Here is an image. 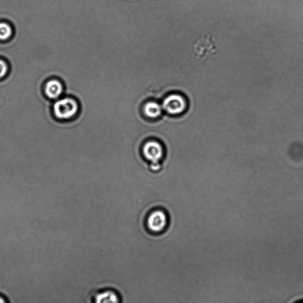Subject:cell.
<instances>
[{"label":"cell","instance_id":"1","mask_svg":"<svg viewBox=\"0 0 303 303\" xmlns=\"http://www.w3.org/2000/svg\"><path fill=\"white\" fill-rule=\"evenodd\" d=\"M79 104L75 99L65 97L59 99L52 105V113L56 119L61 121L71 119L77 115Z\"/></svg>","mask_w":303,"mask_h":303},{"label":"cell","instance_id":"2","mask_svg":"<svg viewBox=\"0 0 303 303\" xmlns=\"http://www.w3.org/2000/svg\"><path fill=\"white\" fill-rule=\"evenodd\" d=\"M194 55L198 60H205L208 57L216 55L218 49L211 35H203L195 41L192 47Z\"/></svg>","mask_w":303,"mask_h":303},{"label":"cell","instance_id":"3","mask_svg":"<svg viewBox=\"0 0 303 303\" xmlns=\"http://www.w3.org/2000/svg\"><path fill=\"white\" fill-rule=\"evenodd\" d=\"M144 157L151 163V169L153 171L160 169V161L163 157V148L157 141H149L143 146Z\"/></svg>","mask_w":303,"mask_h":303},{"label":"cell","instance_id":"4","mask_svg":"<svg viewBox=\"0 0 303 303\" xmlns=\"http://www.w3.org/2000/svg\"><path fill=\"white\" fill-rule=\"evenodd\" d=\"M163 107L170 115H179L185 112L187 106L184 97L179 94H173L164 99Z\"/></svg>","mask_w":303,"mask_h":303},{"label":"cell","instance_id":"5","mask_svg":"<svg viewBox=\"0 0 303 303\" xmlns=\"http://www.w3.org/2000/svg\"><path fill=\"white\" fill-rule=\"evenodd\" d=\"M64 90L63 83L56 78L48 80L43 87V94L49 100L58 99L64 92Z\"/></svg>","mask_w":303,"mask_h":303},{"label":"cell","instance_id":"6","mask_svg":"<svg viewBox=\"0 0 303 303\" xmlns=\"http://www.w3.org/2000/svg\"><path fill=\"white\" fill-rule=\"evenodd\" d=\"M167 224V216L163 211H155L149 216L148 220V227L149 229L153 232H162L166 228Z\"/></svg>","mask_w":303,"mask_h":303},{"label":"cell","instance_id":"7","mask_svg":"<svg viewBox=\"0 0 303 303\" xmlns=\"http://www.w3.org/2000/svg\"><path fill=\"white\" fill-rule=\"evenodd\" d=\"M93 303H121L119 293L113 290L100 291L93 298Z\"/></svg>","mask_w":303,"mask_h":303},{"label":"cell","instance_id":"8","mask_svg":"<svg viewBox=\"0 0 303 303\" xmlns=\"http://www.w3.org/2000/svg\"><path fill=\"white\" fill-rule=\"evenodd\" d=\"M14 30L11 24L6 21H0V42L7 43L13 39Z\"/></svg>","mask_w":303,"mask_h":303},{"label":"cell","instance_id":"9","mask_svg":"<svg viewBox=\"0 0 303 303\" xmlns=\"http://www.w3.org/2000/svg\"><path fill=\"white\" fill-rule=\"evenodd\" d=\"M144 114L149 118H158L162 113V107L155 101H149L143 107Z\"/></svg>","mask_w":303,"mask_h":303},{"label":"cell","instance_id":"10","mask_svg":"<svg viewBox=\"0 0 303 303\" xmlns=\"http://www.w3.org/2000/svg\"><path fill=\"white\" fill-rule=\"evenodd\" d=\"M10 67L5 59L0 58V80L5 79L10 73Z\"/></svg>","mask_w":303,"mask_h":303},{"label":"cell","instance_id":"11","mask_svg":"<svg viewBox=\"0 0 303 303\" xmlns=\"http://www.w3.org/2000/svg\"><path fill=\"white\" fill-rule=\"evenodd\" d=\"M0 303H8V302L4 297L0 296Z\"/></svg>","mask_w":303,"mask_h":303}]
</instances>
